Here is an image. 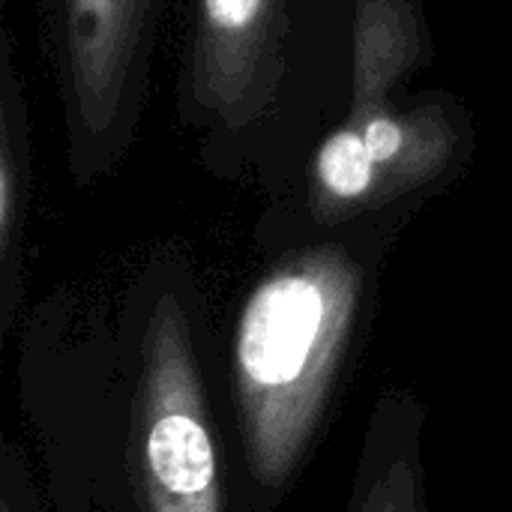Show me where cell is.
<instances>
[{"label": "cell", "instance_id": "8", "mask_svg": "<svg viewBox=\"0 0 512 512\" xmlns=\"http://www.w3.org/2000/svg\"><path fill=\"white\" fill-rule=\"evenodd\" d=\"M0 512H45L30 453L15 441L0 447Z\"/></svg>", "mask_w": 512, "mask_h": 512}, {"label": "cell", "instance_id": "7", "mask_svg": "<svg viewBox=\"0 0 512 512\" xmlns=\"http://www.w3.org/2000/svg\"><path fill=\"white\" fill-rule=\"evenodd\" d=\"M27 114L9 51L3 54L0 111V336L9 339L21 309V234L27 207Z\"/></svg>", "mask_w": 512, "mask_h": 512}, {"label": "cell", "instance_id": "3", "mask_svg": "<svg viewBox=\"0 0 512 512\" xmlns=\"http://www.w3.org/2000/svg\"><path fill=\"white\" fill-rule=\"evenodd\" d=\"M450 150V132L435 117L366 111L318 147L312 165L318 207L330 216L375 207L387 195L429 180Z\"/></svg>", "mask_w": 512, "mask_h": 512}, {"label": "cell", "instance_id": "6", "mask_svg": "<svg viewBox=\"0 0 512 512\" xmlns=\"http://www.w3.org/2000/svg\"><path fill=\"white\" fill-rule=\"evenodd\" d=\"M429 405L411 387L378 393L342 512H435L426 474Z\"/></svg>", "mask_w": 512, "mask_h": 512}, {"label": "cell", "instance_id": "1", "mask_svg": "<svg viewBox=\"0 0 512 512\" xmlns=\"http://www.w3.org/2000/svg\"><path fill=\"white\" fill-rule=\"evenodd\" d=\"M15 387L45 512H249L225 363L186 273L39 303Z\"/></svg>", "mask_w": 512, "mask_h": 512}, {"label": "cell", "instance_id": "4", "mask_svg": "<svg viewBox=\"0 0 512 512\" xmlns=\"http://www.w3.org/2000/svg\"><path fill=\"white\" fill-rule=\"evenodd\" d=\"M63 6L69 120L99 141L123 120L132 96L150 0H63Z\"/></svg>", "mask_w": 512, "mask_h": 512}, {"label": "cell", "instance_id": "5", "mask_svg": "<svg viewBox=\"0 0 512 512\" xmlns=\"http://www.w3.org/2000/svg\"><path fill=\"white\" fill-rule=\"evenodd\" d=\"M288 0H198L195 87L213 108L234 117L261 99L276 72Z\"/></svg>", "mask_w": 512, "mask_h": 512}, {"label": "cell", "instance_id": "2", "mask_svg": "<svg viewBox=\"0 0 512 512\" xmlns=\"http://www.w3.org/2000/svg\"><path fill=\"white\" fill-rule=\"evenodd\" d=\"M372 267L348 246L288 252L243 297L225 390L249 512H276L303 477L372 312Z\"/></svg>", "mask_w": 512, "mask_h": 512}]
</instances>
